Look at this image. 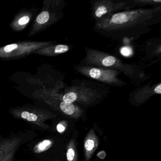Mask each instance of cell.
Masks as SVG:
<instances>
[{"label": "cell", "instance_id": "obj_1", "mask_svg": "<svg viewBox=\"0 0 161 161\" xmlns=\"http://www.w3.org/2000/svg\"><path fill=\"white\" fill-rule=\"evenodd\" d=\"M159 24H161V6L116 13L95 22L94 29L113 40H136Z\"/></svg>", "mask_w": 161, "mask_h": 161}, {"label": "cell", "instance_id": "obj_2", "mask_svg": "<svg viewBox=\"0 0 161 161\" xmlns=\"http://www.w3.org/2000/svg\"><path fill=\"white\" fill-rule=\"evenodd\" d=\"M85 62L87 66L118 70L129 78L136 87L147 80L150 75L146 73L139 64H128L110 53L90 48H86Z\"/></svg>", "mask_w": 161, "mask_h": 161}, {"label": "cell", "instance_id": "obj_3", "mask_svg": "<svg viewBox=\"0 0 161 161\" xmlns=\"http://www.w3.org/2000/svg\"><path fill=\"white\" fill-rule=\"evenodd\" d=\"M43 10L36 16L30 30L28 36L31 37L61 19L63 16L62 9L64 2L61 0H45L43 2Z\"/></svg>", "mask_w": 161, "mask_h": 161}, {"label": "cell", "instance_id": "obj_4", "mask_svg": "<svg viewBox=\"0 0 161 161\" xmlns=\"http://www.w3.org/2000/svg\"><path fill=\"white\" fill-rule=\"evenodd\" d=\"M55 41H22L0 48V58L3 60L20 59L45 47L54 45Z\"/></svg>", "mask_w": 161, "mask_h": 161}, {"label": "cell", "instance_id": "obj_5", "mask_svg": "<svg viewBox=\"0 0 161 161\" xmlns=\"http://www.w3.org/2000/svg\"><path fill=\"white\" fill-rule=\"evenodd\" d=\"M75 69L82 75L108 86L122 87L127 85L119 77L121 72L114 69L87 65L77 66Z\"/></svg>", "mask_w": 161, "mask_h": 161}, {"label": "cell", "instance_id": "obj_6", "mask_svg": "<svg viewBox=\"0 0 161 161\" xmlns=\"http://www.w3.org/2000/svg\"><path fill=\"white\" fill-rule=\"evenodd\" d=\"M66 89L65 93L62 96L61 98L65 102L73 103L76 101H88L100 97L108 93L109 86L102 84L95 88L84 86H76Z\"/></svg>", "mask_w": 161, "mask_h": 161}, {"label": "cell", "instance_id": "obj_7", "mask_svg": "<svg viewBox=\"0 0 161 161\" xmlns=\"http://www.w3.org/2000/svg\"><path fill=\"white\" fill-rule=\"evenodd\" d=\"M139 64L143 68L161 64V36L146 40L138 49Z\"/></svg>", "mask_w": 161, "mask_h": 161}, {"label": "cell", "instance_id": "obj_8", "mask_svg": "<svg viewBox=\"0 0 161 161\" xmlns=\"http://www.w3.org/2000/svg\"><path fill=\"white\" fill-rule=\"evenodd\" d=\"M134 9L130 0H97L92 5V16L95 22L116 13Z\"/></svg>", "mask_w": 161, "mask_h": 161}, {"label": "cell", "instance_id": "obj_9", "mask_svg": "<svg viewBox=\"0 0 161 161\" xmlns=\"http://www.w3.org/2000/svg\"><path fill=\"white\" fill-rule=\"evenodd\" d=\"M154 95H161V81L151 85V83L136 87L130 94V97L136 101H144Z\"/></svg>", "mask_w": 161, "mask_h": 161}, {"label": "cell", "instance_id": "obj_10", "mask_svg": "<svg viewBox=\"0 0 161 161\" xmlns=\"http://www.w3.org/2000/svg\"><path fill=\"white\" fill-rule=\"evenodd\" d=\"M33 14L30 11L20 12L16 15L10 24V28L14 31H23L28 26L32 18Z\"/></svg>", "mask_w": 161, "mask_h": 161}, {"label": "cell", "instance_id": "obj_11", "mask_svg": "<svg viewBox=\"0 0 161 161\" xmlns=\"http://www.w3.org/2000/svg\"><path fill=\"white\" fill-rule=\"evenodd\" d=\"M71 48L69 45L65 44L53 45L48 47L42 48L34 52L33 54L47 57H53L60 54H64L69 51Z\"/></svg>", "mask_w": 161, "mask_h": 161}, {"label": "cell", "instance_id": "obj_12", "mask_svg": "<svg viewBox=\"0 0 161 161\" xmlns=\"http://www.w3.org/2000/svg\"><path fill=\"white\" fill-rule=\"evenodd\" d=\"M134 9L161 6V0H130Z\"/></svg>", "mask_w": 161, "mask_h": 161}, {"label": "cell", "instance_id": "obj_13", "mask_svg": "<svg viewBox=\"0 0 161 161\" xmlns=\"http://www.w3.org/2000/svg\"><path fill=\"white\" fill-rule=\"evenodd\" d=\"M58 96L60 98H58L59 99V104H59V107H60L61 111L68 115H72L74 114L77 111L76 106L73 104V103H67L65 102L60 97V95L59 94H58Z\"/></svg>", "mask_w": 161, "mask_h": 161}, {"label": "cell", "instance_id": "obj_14", "mask_svg": "<svg viewBox=\"0 0 161 161\" xmlns=\"http://www.w3.org/2000/svg\"><path fill=\"white\" fill-rule=\"evenodd\" d=\"M21 118L29 121H36L38 119V117L35 114L30 113L28 111L22 112L20 115Z\"/></svg>", "mask_w": 161, "mask_h": 161}, {"label": "cell", "instance_id": "obj_15", "mask_svg": "<svg viewBox=\"0 0 161 161\" xmlns=\"http://www.w3.org/2000/svg\"><path fill=\"white\" fill-rule=\"evenodd\" d=\"M51 143V141L49 140H45L40 142L37 146V152L44 151L50 146Z\"/></svg>", "mask_w": 161, "mask_h": 161}, {"label": "cell", "instance_id": "obj_16", "mask_svg": "<svg viewBox=\"0 0 161 161\" xmlns=\"http://www.w3.org/2000/svg\"><path fill=\"white\" fill-rule=\"evenodd\" d=\"M95 144H94V141L91 139H88L86 142L85 144V147L86 150L90 151L92 150L94 148Z\"/></svg>", "mask_w": 161, "mask_h": 161}, {"label": "cell", "instance_id": "obj_17", "mask_svg": "<svg viewBox=\"0 0 161 161\" xmlns=\"http://www.w3.org/2000/svg\"><path fill=\"white\" fill-rule=\"evenodd\" d=\"M75 156V152L72 148H69L67 152V158L69 161H73Z\"/></svg>", "mask_w": 161, "mask_h": 161}, {"label": "cell", "instance_id": "obj_18", "mask_svg": "<svg viewBox=\"0 0 161 161\" xmlns=\"http://www.w3.org/2000/svg\"><path fill=\"white\" fill-rule=\"evenodd\" d=\"M57 130L59 132H62L65 130V127L62 124H59L57 126Z\"/></svg>", "mask_w": 161, "mask_h": 161}, {"label": "cell", "instance_id": "obj_19", "mask_svg": "<svg viewBox=\"0 0 161 161\" xmlns=\"http://www.w3.org/2000/svg\"><path fill=\"white\" fill-rule=\"evenodd\" d=\"M160 34L161 35V33H160Z\"/></svg>", "mask_w": 161, "mask_h": 161}]
</instances>
